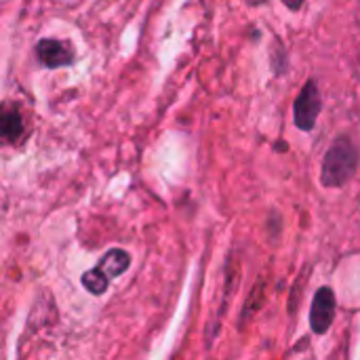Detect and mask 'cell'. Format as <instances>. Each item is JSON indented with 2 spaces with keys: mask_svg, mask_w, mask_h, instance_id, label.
Returning a JSON list of instances; mask_svg holds the SVG:
<instances>
[{
  "mask_svg": "<svg viewBox=\"0 0 360 360\" xmlns=\"http://www.w3.org/2000/svg\"><path fill=\"white\" fill-rule=\"evenodd\" d=\"M356 165H359L356 148L346 139L335 141V146L327 152L325 162H323V184L325 186L346 184L356 171Z\"/></svg>",
  "mask_w": 360,
  "mask_h": 360,
  "instance_id": "6da1fadb",
  "label": "cell"
},
{
  "mask_svg": "<svg viewBox=\"0 0 360 360\" xmlns=\"http://www.w3.org/2000/svg\"><path fill=\"white\" fill-rule=\"evenodd\" d=\"M293 112H295V122H297L300 129L310 131L314 127L316 116L321 112V95H319V89H316V84L312 80L304 86V91L295 99Z\"/></svg>",
  "mask_w": 360,
  "mask_h": 360,
  "instance_id": "7a4b0ae2",
  "label": "cell"
},
{
  "mask_svg": "<svg viewBox=\"0 0 360 360\" xmlns=\"http://www.w3.org/2000/svg\"><path fill=\"white\" fill-rule=\"evenodd\" d=\"M335 319V295L331 289L323 287L319 289L314 304H312V314H310V325L314 333H325Z\"/></svg>",
  "mask_w": 360,
  "mask_h": 360,
  "instance_id": "3957f363",
  "label": "cell"
},
{
  "mask_svg": "<svg viewBox=\"0 0 360 360\" xmlns=\"http://www.w3.org/2000/svg\"><path fill=\"white\" fill-rule=\"evenodd\" d=\"M38 59L46 68H63L74 61V51L68 42H61V40H40Z\"/></svg>",
  "mask_w": 360,
  "mask_h": 360,
  "instance_id": "277c9868",
  "label": "cell"
},
{
  "mask_svg": "<svg viewBox=\"0 0 360 360\" xmlns=\"http://www.w3.org/2000/svg\"><path fill=\"white\" fill-rule=\"evenodd\" d=\"M23 135V118L15 103L0 105V141L15 143Z\"/></svg>",
  "mask_w": 360,
  "mask_h": 360,
  "instance_id": "5b68a950",
  "label": "cell"
},
{
  "mask_svg": "<svg viewBox=\"0 0 360 360\" xmlns=\"http://www.w3.org/2000/svg\"><path fill=\"white\" fill-rule=\"evenodd\" d=\"M131 266V255L127 253V251H122V249H110L103 257H101V262L97 264V268L112 281V278H116V276H120L122 272H127V268Z\"/></svg>",
  "mask_w": 360,
  "mask_h": 360,
  "instance_id": "8992f818",
  "label": "cell"
},
{
  "mask_svg": "<svg viewBox=\"0 0 360 360\" xmlns=\"http://www.w3.org/2000/svg\"><path fill=\"white\" fill-rule=\"evenodd\" d=\"M82 285H84L93 295H101V293H105V289H108V285H110V278H108L99 268H93V270H89V272L82 276Z\"/></svg>",
  "mask_w": 360,
  "mask_h": 360,
  "instance_id": "52a82bcc",
  "label": "cell"
},
{
  "mask_svg": "<svg viewBox=\"0 0 360 360\" xmlns=\"http://www.w3.org/2000/svg\"><path fill=\"white\" fill-rule=\"evenodd\" d=\"M289 8H300L304 4V0H283Z\"/></svg>",
  "mask_w": 360,
  "mask_h": 360,
  "instance_id": "ba28073f",
  "label": "cell"
},
{
  "mask_svg": "<svg viewBox=\"0 0 360 360\" xmlns=\"http://www.w3.org/2000/svg\"><path fill=\"white\" fill-rule=\"evenodd\" d=\"M249 2H262V0H249Z\"/></svg>",
  "mask_w": 360,
  "mask_h": 360,
  "instance_id": "9c48e42d",
  "label": "cell"
}]
</instances>
